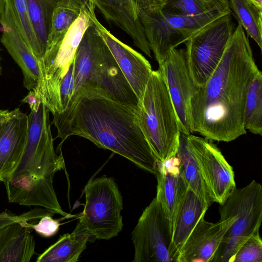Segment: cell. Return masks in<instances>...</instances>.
<instances>
[{
	"instance_id": "cell-28",
	"label": "cell",
	"mask_w": 262,
	"mask_h": 262,
	"mask_svg": "<svg viewBox=\"0 0 262 262\" xmlns=\"http://www.w3.org/2000/svg\"><path fill=\"white\" fill-rule=\"evenodd\" d=\"M81 10L62 6H58L54 9L52 15L47 49L54 46L63 38L79 16Z\"/></svg>"
},
{
	"instance_id": "cell-30",
	"label": "cell",
	"mask_w": 262,
	"mask_h": 262,
	"mask_svg": "<svg viewBox=\"0 0 262 262\" xmlns=\"http://www.w3.org/2000/svg\"><path fill=\"white\" fill-rule=\"evenodd\" d=\"M262 240L259 231L251 236L239 248L233 262H261Z\"/></svg>"
},
{
	"instance_id": "cell-8",
	"label": "cell",
	"mask_w": 262,
	"mask_h": 262,
	"mask_svg": "<svg viewBox=\"0 0 262 262\" xmlns=\"http://www.w3.org/2000/svg\"><path fill=\"white\" fill-rule=\"evenodd\" d=\"M49 110L42 102L28 115L27 138L21 160L10 177L15 180L31 177L53 178L64 167L62 154L57 155L53 146Z\"/></svg>"
},
{
	"instance_id": "cell-16",
	"label": "cell",
	"mask_w": 262,
	"mask_h": 262,
	"mask_svg": "<svg viewBox=\"0 0 262 262\" xmlns=\"http://www.w3.org/2000/svg\"><path fill=\"white\" fill-rule=\"evenodd\" d=\"M202 217L184 243L177 262H211L229 228L236 220L229 215L216 223Z\"/></svg>"
},
{
	"instance_id": "cell-37",
	"label": "cell",
	"mask_w": 262,
	"mask_h": 262,
	"mask_svg": "<svg viewBox=\"0 0 262 262\" xmlns=\"http://www.w3.org/2000/svg\"><path fill=\"white\" fill-rule=\"evenodd\" d=\"M138 10L162 6L160 0H132Z\"/></svg>"
},
{
	"instance_id": "cell-42",
	"label": "cell",
	"mask_w": 262,
	"mask_h": 262,
	"mask_svg": "<svg viewBox=\"0 0 262 262\" xmlns=\"http://www.w3.org/2000/svg\"><path fill=\"white\" fill-rule=\"evenodd\" d=\"M168 1V0H160L162 6L165 5L167 3Z\"/></svg>"
},
{
	"instance_id": "cell-36",
	"label": "cell",
	"mask_w": 262,
	"mask_h": 262,
	"mask_svg": "<svg viewBox=\"0 0 262 262\" xmlns=\"http://www.w3.org/2000/svg\"><path fill=\"white\" fill-rule=\"evenodd\" d=\"M21 101L28 103L31 110H37L42 102L40 97L33 91H29Z\"/></svg>"
},
{
	"instance_id": "cell-12",
	"label": "cell",
	"mask_w": 262,
	"mask_h": 262,
	"mask_svg": "<svg viewBox=\"0 0 262 262\" xmlns=\"http://www.w3.org/2000/svg\"><path fill=\"white\" fill-rule=\"evenodd\" d=\"M186 135L211 202L222 205L236 188L232 167L209 140L191 134Z\"/></svg>"
},
{
	"instance_id": "cell-24",
	"label": "cell",
	"mask_w": 262,
	"mask_h": 262,
	"mask_svg": "<svg viewBox=\"0 0 262 262\" xmlns=\"http://www.w3.org/2000/svg\"><path fill=\"white\" fill-rule=\"evenodd\" d=\"M30 20L38 40L42 59L45 56L50 34L52 13L58 6L81 10L78 0H26Z\"/></svg>"
},
{
	"instance_id": "cell-41",
	"label": "cell",
	"mask_w": 262,
	"mask_h": 262,
	"mask_svg": "<svg viewBox=\"0 0 262 262\" xmlns=\"http://www.w3.org/2000/svg\"><path fill=\"white\" fill-rule=\"evenodd\" d=\"M9 111H3L0 110V120L6 117Z\"/></svg>"
},
{
	"instance_id": "cell-20",
	"label": "cell",
	"mask_w": 262,
	"mask_h": 262,
	"mask_svg": "<svg viewBox=\"0 0 262 262\" xmlns=\"http://www.w3.org/2000/svg\"><path fill=\"white\" fill-rule=\"evenodd\" d=\"M96 8L108 21L113 23L133 40L134 45L151 58V50L132 0H93Z\"/></svg>"
},
{
	"instance_id": "cell-31",
	"label": "cell",
	"mask_w": 262,
	"mask_h": 262,
	"mask_svg": "<svg viewBox=\"0 0 262 262\" xmlns=\"http://www.w3.org/2000/svg\"><path fill=\"white\" fill-rule=\"evenodd\" d=\"M162 7L169 13L185 16H195L213 10L201 0H169Z\"/></svg>"
},
{
	"instance_id": "cell-10",
	"label": "cell",
	"mask_w": 262,
	"mask_h": 262,
	"mask_svg": "<svg viewBox=\"0 0 262 262\" xmlns=\"http://www.w3.org/2000/svg\"><path fill=\"white\" fill-rule=\"evenodd\" d=\"M231 13L216 19L185 43L187 64L197 88L203 86L217 67L234 31Z\"/></svg>"
},
{
	"instance_id": "cell-2",
	"label": "cell",
	"mask_w": 262,
	"mask_h": 262,
	"mask_svg": "<svg viewBox=\"0 0 262 262\" xmlns=\"http://www.w3.org/2000/svg\"><path fill=\"white\" fill-rule=\"evenodd\" d=\"M63 142L84 138L157 175L158 161L140 126L137 107L121 102L101 89L83 95L70 118L57 129Z\"/></svg>"
},
{
	"instance_id": "cell-15",
	"label": "cell",
	"mask_w": 262,
	"mask_h": 262,
	"mask_svg": "<svg viewBox=\"0 0 262 262\" xmlns=\"http://www.w3.org/2000/svg\"><path fill=\"white\" fill-rule=\"evenodd\" d=\"M91 17L93 26L106 43L139 101L152 71L150 63L142 54L115 37L99 22L95 13Z\"/></svg>"
},
{
	"instance_id": "cell-3",
	"label": "cell",
	"mask_w": 262,
	"mask_h": 262,
	"mask_svg": "<svg viewBox=\"0 0 262 262\" xmlns=\"http://www.w3.org/2000/svg\"><path fill=\"white\" fill-rule=\"evenodd\" d=\"M101 89L115 99L137 107L138 99L106 43L93 26L85 31L74 57V91L67 109L53 115L58 127L71 117L82 96Z\"/></svg>"
},
{
	"instance_id": "cell-6",
	"label": "cell",
	"mask_w": 262,
	"mask_h": 262,
	"mask_svg": "<svg viewBox=\"0 0 262 262\" xmlns=\"http://www.w3.org/2000/svg\"><path fill=\"white\" fill-rule=\"evenodd\" d=\"M220 206V219L236 215V220L224 235L212 261L233 262L241 246L259 231L262 221V186L253 180L244 187L236 188Z\"/></svg>"
},
{
	"instance_id": "cell-9",
	"label": "cell",
	"mask_w": 262,
	"mask_h": 262,
	"mask_svg": "<svg viewBox=\"0 0 262 262\" xmlns=\"http://www.w3.org/2000/svg\"><path fill=\"white\" fill-rule=\"evenodd\" d=\"M85 203L79 222L94 239L108 240L117 236L123 227L122 198L114 180L102 176L84 188Z\"/></svg>"
},
{
	"instance_id": "cell-35",
	"label": "cell",
	"mask_w": 262,
	"mask_h": 262,
	"mask_svg": "<svg viewBox=\"0 0 262 262\" xmlns=\"http://www.w3.org/2000/svg\"><path fill=\"white\" fill-rule=\"evenodd\" d=\"M211 10L231 11L228 0H201Z\"/></svg>"
},
{
	"instance_id": "cell-14",
	"label": "cell",
	"mask_w": 262,
	"mask_h": 262,
	"mask_svg": "<svg viewBox=\"0 0 262 262\" xmlns=\"http://www.w3.org/2000/svg\"><path fill=\"white\" fill-rule=\"evenodd\" d=\"M0 24L3 28L1 41L21 69L24 86L39 96L40 71L38 61L23 36L8 0H6Z\"/></svg>"
},
{
	"instance_id": "cell-34",
	"label": "cell",
	"mask_w": 262,
	"mask_h": 262,
	"mask_svg": "<svg viewBox=\"0 0 262 262\" xmlns=\"http://www.w3.org/2000/svg\"><path fill=\"white\" fill-rule=\"evenodd\" d=\"M52 216L51 215H45L37 223L28 222L27 225L42 236L51 237L57 233L61 225L58 220L53 219Z\"/></svg>"
},
{
	"instance_id": "cell-25",
	"label": "cell",
	"mask_w": 262,
	"mask_h": 262,
	"mask_svg": "<svg viewBox=\"0 0 262 262\" xmlns=\"http://www.w3.org/2000/svg\"><path fill=\"white\" fill-rule=\"evenodd\" d=\"M176 156L179 160V174L186 188L191 190L201 200L210 205L212 202L189 146L187 135L183 133L180 135Z\"/></svg>"
},
{
	"instance_id": "cell-27",
	"label": "cell",
	"mask_w": 262,
	"mask_h": 262,
	"mask_svg": "<svg viewBox=\"0 0 262 262\" xmlns=\"http://www.w3.org/2000/svg\"><path fill=\"white\" fill-rule=\"evenodd\" d=\"M230 10L247 34L262 49V10L249 0H228Z\"/></svg>"
},
{
	"instance_id": "cell-39",
	"label": "cell",
	"mask_w": 262,
	"mask_h": 262,
	"mask_svg": "<svg viewBox=\"0 0 262 262\" xmlns=\"http://www.w3.org/2000/svg\"><path fill=\"white\" fill-rule=\"evenodd\" d=\"M251 3L260 10H262V0H249Z\"/></svg>"
},
{
	"instance_id": "cell-19",
	"label": "cell",
	"mask_w": 262,
	"mask_h": 262,
	"mask_svg": "<svg viewBox=\"0 0 262 262\" xmlns=\"http://www.w3.org/2000/svg\"><path fill=\"white\" fill-rule=\"evenodd\" d=\"M156 200L168 220L172 235L177 215L187 188L179 174L177 156L158 163Z\"/></svg>"
},
{
	"instance_id": "cell-33",
	"label": "cell",
	"mask_w": 262,
	"mask_h": 262,
	"mask_svg": "<svg viewBox=\"0 0 262 262\" xmlns=\"http://www.w3.org/2000/svg\"><path fill=\"white\" fill-rule=\"evenodd\" d=\"M74 59L69 66L60 87V101L64 112L67 108L74 91Z\"/></svg>"
},
{
	"instance_id": "cell-13",
	"label": "cell",
	"mask_w": 262,
	"mask_h": 262,
	"mask_svg": "<svg viewBox=\"0 0 262 262\" xmlns=\"http://www.w3.org/2000/svg\"><path fill=\"white\" fill-rule=\"evenodd\" d=\"M159 66L178 118L181 133L191 134L190 101L198 88L190 74L185 49H173Z\"/></svg>"
},
{
	"instance_id": "cell-5",
	"label": "cell",
	"mask_w": 262,
	"mask_h": 262,
	"mask_svg": "<svg viewBox=\"0 0 262 262\" xmlns=\"http://www.w3.org/2000/svg\"><path fill=\"white\" fill-rule=\"evenodd\" d=\"M213 10L195 16L171 13L162 6L140 10L138 16L158 64L169 53L219 17L231 13Z\"/></svg>"
},
{
	"instance_id": "cell-18",
	"label": "cell",
	"mask_w": 262,
	"mask_h": 262,
	"mask_svg": "<svg viewBox=\"0 0 262 262\" xmlns=\"http://www.w3.org/2000/svg\"><path fill=\"white\" fill-rule=\"evenodd\" d=\"M52 178L21 177L6 180L5 184L9 202L27 206H38L53 213L71 216L63 211L58 201Z\"/></svg>"
},
{
	"instance_id": "cell-7",
	"label": "cell",
	"mask_w": 262,
	"mask_h": 262,
	"mask_svg": "<svg viewBox=\"0 0 262 262\" xmlns=\"http://www.w3.org/2000/svg\"><path fill=\"white\" fill-rule=\"evenodd\" d=\"M83 7L78 18L63 38L57 43L47 48L39 63L40 82L39 96L42 103L52 115L62 112L60 87L70 64L74 59L83 36L92 25V14Z\"/></svg>"
},
{
	"instance_id": "cell-17",
	"label": "cell",
	"mask_w": 262,
	"mask_h": 262,
	"mask_svg": "<svg viewBox=\"0 0 262 262\" xmlns=\"http://www.w3.org/2000/svg\"><path fill=\"white\" fill-rule=\"evenodd\" d=\"M28 116L19 108L0 120V181L8 179L18 166L26 145Z\"/></svg>"
},
{
	"instance_id": "cell-29",
	"label": "cell",
	"mask_w": 262,
	"mask_h": 262,
	"mask_svg": "<svg viewBox=\"0 0 262 262\" xmlns=\"http://www.w3.org/2000/svg\"><path fill=\"white\" fill-rule=\"evenodd\" d=\"M17 18L23 36L37 58L38 63L42 59L39 45L32 26L26 0H8Z\"/></svg>"
},
{
	"instance_id": "cell-40",
	"label": "cell",
	"mask_w": 262,
	"mask_h": 262,
	"mask_svg": "<svg viewBox=\"0 0 262 262\" xmlns=\"http://www.w3.org/2000/svg\"><path fill=\"white\" fill-rule=\"evenodd\" d=\"M6 0H0V18L5 9Z\"/></svg>"
},
{
	"instance_id": "cell-11",
	"label": "cell",
	"mask_w": 262,
	"mask_h": 262,
	"mask_svg": "<svg viewBox=\"0 0 262 262\" xmlns=\"http://www.w3.org/2000/svg\"><path fill=\"white\" fill-rule=\"evenodd\" d=\"M134 262H171L170 224L155 198L144 210L132 232Z\"/></svg>"
},
{
	"instance_id": "cell-1",
	"label": "cell",
	"mask_w": 262,
	"mask_h": 262,
	"mask_svg": "<svg viewBox=\"0 0 262 262\" xmlns=\"http://www.w3.org/2000/svg\"><path fill=\"white\" fill-rule=\"evenodd\" d=\"M259 70L249 39L238 24L217 67L192 97V132L209 140L226 142L246 134L243 123L246 97Z\"/></svg>"
},
{
	"instance_id": "cell-21",
	"label": "cell",
	"mask_w": 262,
	"mask_h": 262,
	"mask_svg": "<svg viewBox=\"0 0 262 262\" xmlns=\"http://www.w3.org/2000/svg\"><path fill=\"white\" fill-rule=\"evenodd\" d=\"M209 206L191 190L187 189L177 215L169 248L172 261H177L184 243L199 220L205 216Z\"/></svg>"
},
{
	"instance_id": "cell-22",
	"label": "cell",
	"mask_w": 262,
	"mask_h": 262,
	"mask_svg": "<svg viewBox=\"0 0 262 262\" xmlns=\"http://www.w3.org/2000/svg\"><path fill=\"white\" fill-rule=\"evenodd\" d=\"M29 222H15L0 228V262H29L35 243Z\"/></svg>"
},
{
	"instance_id": "cell-4",
	"label": "cell",
	"mask_w": 262,
	"mask_h": 262,
	"mask_svg": "<svg viewBox=\"0 0 262 262\" xmlns=\"http://www.w3.org/2000/svg\"><path fill=\"white\" fill-rule=\"evenodd\" d=\"M137 112L140 126L158 163L176 156L181 133L165 81L159 69L152 70Z\"/></svg>"
},
{
	"instance_id": "cell-38",
	"label": "cell",
	"mask_w": 262,
	"mask_h": 262,
	"mask_svg": "<svg viewBox=\"0 0 262 262\" xmlns=\"http://www.w3.org/2000/svg\"><path fill=\"white\" fill-rule=\"evenodd\" d=\"M81 5L86 8L89 12L95 10V5L93 0H78Z\"/></svg>"
},
{
	"instance_id": "cell-23",
	"label": "cell",
	"mask_w": 262,
	"mask_h": 262,
	"mask_svg": "<svg viewBox=\"0 0 262 262\" xmlns=\"http://www.w3.org/2000/svg\"><path fill=\"white\" fill-rule=\"evenodd\" d=\"M93 238L78 222L71 233L61 235L37 258V262H76L85 250L88 241Z\"/></svg>"
},
{
	"instance_id": "cell-32",
	"label": "cell",
	"mask_w": 262,
	"mask_h": 262,
	"mask_svg": "<svg viewBox=\"0 0 262 262\" xmlns=\"http://www.w3.org/2000/svg\"><path fill=\"white\" fill-rule=\"evenodd\" d=\"M53 214L54 213L43 208H36L19 215L8 212H3L0 213V228L15 222L36 221L45 215L53 216Z\"/></svg>"
},
{
	"instance_id": "cell-26",
	"label": "cell",
	"mask_w": 262,
	"mask_h": 262,
	"mask_svg": "<svg viewBox=\"0 0 262 262\" xmlns=\"http://www.w3.org/2000/svg\"><path fill=\"white\" fill-rule=\"evenodd\" d=\"M243 123L245 129L262 135V73L259 70L251 81L246 97Z\"/></svg>"
}]
</instances>
